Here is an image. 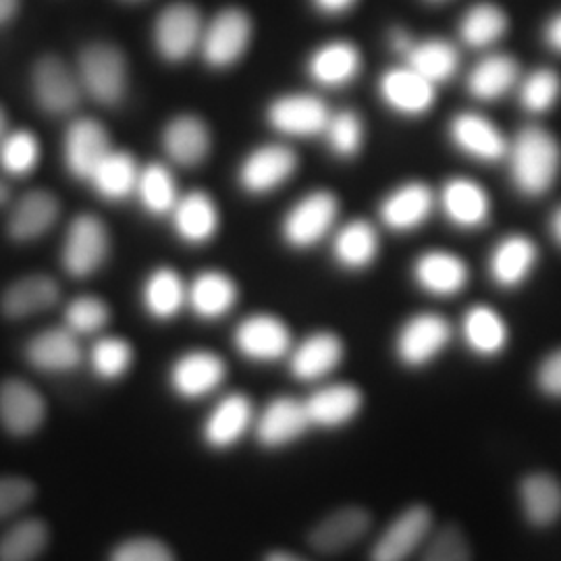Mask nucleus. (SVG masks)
Instances as JSON below:
<instances>
[{
  "mask_svg": "<svg viewBox=\"0 0 561 561\" xmlns=\"http://www.w3.org/2000/svg\"><path fill=\"white\" fill-rule=\"evenodd\" d=\"M9 187H7V183L4 181H0V206H4L7 202H9Z\"/></svg>",
  "mask_w": 561,
  "mask_h": 561,
  "instance_id": "nucleus-60",
  "label": "nucleus"
},
{
  "mask_svg": "<svg viewBox=\"0 0 561 561\" xmlns=\"http://www.w3.org/2000/svg\"><path fill=\"white\" fill-rule=\"evenodd\" d=\"M518 80V62L510 55H493L482 59L468 78V90L479 101H497Z\"/></svg>",
  "mask_w": 561,
  "mask_h": 561,
  "instance_id": "nucleus-37",
  "label": "nucleus"
},
{
  "mask_svg": "<svg viewBox=\"0 0 561 561\" xmlns=\"http://www.w3.org/2000/svg\"><path fill=\"white\" fill-rule=\"evenodd\" d=\"M296 167L298 159L289 148L264 146L241 164L240 183L250 194H266L289 180Z\"/></svg>",
  "mask_w": 561,
  "mask_h": 561,
  "instance_id": "nucleus-15",
  "label": "nucleus"
},
{
  "mask_svg": "<svg viewBox=\"0 0 561 561\" xmlns=\"http://www.w3.org/2000/svg\"><path fill=\"white\" fill-rule=\"evenodd\" d=\"M443 210L460 227H479L489 219L491 202L479 183L451 180L443 187Z\"/></svg>",
  "mask_w": 561,
  "mask_h": 561,
  "instance_id": "nucleus-31",
  "label": "nucleus"
},
{
  "mask_svg": "<svg viewBox=\"0 0 561 561\" xmlns=\"http://www.w3.org/2000/svg\"><path fill=\"white\" fill-rule=\"evenodd\" d=\"M233 340L241 354L250 360H279L291 347V333L287 324L271 314L245 319L238 327Z\"/></svg>",
  "mask_w": 561,
  "mask_h": 561,
  "instance_id": "nucleus-14",
  "label": "nucleus"
},
{
  "mask_svg": "<svg viewBox=\"0 0 561 561\" xmlns=\"http://www.w3.org/2000/svg\"><path fill=\"white\" fill-rule=\"evenodd\" d=\"M111 319L108 306L94 296H81L78 300L71 301L65 310V322L67 329L76 335H90L106 327Z\"/></svg>",
  "mask_w": 561,
  "mask_h": 561,
  "instance_id": "nucleus-48",
  "label": "nucleus"
},
{
  "mask_svg": "<svg viewBox=\"0 0 561 561\" xmlns=\"http://www.w3.org/2000/svg\"><path fill=\"white\" fill-rule=\"evenodd\" d=\"M310 426L304 401L275 398L256 422V439L266 449H279L298 442Z\"/></svg>",
  "mask_w": 561,
  "mask_h": 561,
  "instance_id": "nucleus-13",
  "label": "nucleus"
},
{
  "mask_svg": "<svg viewBox=\"0 0 561 561\" xmlns=\"http://www.w3.org/2000/svg\"><path fill=\"white\" fill-rule=\"evenodd\" d=\"M185 287L180 275L171 268H159L150 275V279L144 285V304L146 310L159 319V321H169L173 319L185 304Z\"/></svg>",
  "mask_w": 561,
  "mask_h": 561,
  "instance_id": "nucleus-39",
  "label": "nucleus"
},
{
  "mask_svg": "<svg viewBox=\"0 0 561 561\" xmlns=\"http://www.w3.org/2000/svg\"><path fill=\"white\" fill-rule=\"evenodd\" d=\"M381 94L393 111L419 117L435 102V83L424 80L412 67L391 69L382 76Z\"/></svg>",
  "mask_w": 561,
  "mask_h": 561,
  "instance_id": "nucleus-20",
  "label": "nucleus"
},
{
  "mask_svg": "<svg viewBox=\"0 0 561 561\" xmlns=\"http://www.w3.org/2000/svg\"><path fill=\"white\" fill-rule=\"evenodd\" d=\"M187 300L202 319H221L238 301V287L225 273H202L201 277H196L192 283Z\"/></svg>",
  "mask_w": 561,
  "mask_h": 561,
  "instance_id": "nucleus-34",
  "label": "nucleus"
},
{
  "mask_svg": "<svg viewBox=\"0 0 561 561\" xmlns=\"http://www.w3.org/2000/svg\"><path fill=\"white\" fill-rule=\"evenodd\" d=\"M522 510L533 526H551L561 516V482L547 472L528 474L520 484Z\"/></svg>",
  "mask_w": 561,
  "mask_h": 561,
  "instance_id": "nucleus-28",
  "label": "nucleus"
},
{
  "mask_svg": "<svg viewBox=\"0 0 561 561\" xmlns=\"http://www.w3.org/2000/svg\"><path fill=\"white\" fill-rule=\"evenodd\" d=\"M373 516L360 505H345L322 518L308 535V542L322 556H337L354 547L370 530Z\"/></svg>",
  "mask_w": 561,
  "mask_h": 561,
  "instance_id": "nucleus-11",
  "label": "nucleus"
},
{
  "mask_svg": "<svg viewBox=\"0 0 561 561\" xmlns=\"http://www.w3.org/2000/svg\"><path fill=\"white\" fill-rule=\"evenodd\" d=\"M59 213L60 204L53 192L32 190L11 210L7 233L13 241L36 240L57 222Z\"/></svg>",
  "mask_w": 561,
  "mask_h": 561,
  "instance_id": "nucleus-19",
  "label": "nucleus"
},
{
  "mask_svg": "<svg viewBox=\"0 0 561 561\" xmlns=\"http://www.w3.org/2000/svg\"><path fill=\"white\" fill-rule=\"evenodd\" d=\"M210 131L204 121L194 115H181L164 127L162 146L167 154L183 167H196L210 152Z\"/></svg>",
  "mask_w": 561,
  "mask_h": 561,
  "instance_id": "nucleus-24",
  "label": "nucleus"
},
{
  "mask_svg": "<svg viewBox=\"0 0 561 561\" xmlns=\"http://www.w3.org/2000/svg\"><path fill=\"white\" fill-rule=\"evenodd\" d=\"M80 83L104 106L119 104L127 90V60L119 48L106 42L85 46L80 55Z\"/></svg>",
  "mask_w": 561,
  "mask_h": 561,
  "instance_id": "nucleus-2",
  "label": "nucleus"
},
{
  "mask_svg": "<svg viewBox=\"0 0 561 561\" xmlns=\"http://www.w3.org/2000/svg\"><path fill=\"white\" fill-rule=\"evenodd\" d=\"M545 38H547L549 46H551L556 53H561V15L549 21V25H547V30H545Z\"/></svg>",
  "mask_w": 561,
  "mask_h": 561,
  "instance_id": "nucleus-53",
  "label": "nucleus"
},
{
  "mask_svg": "<svg viewBox=\"0 0 561 561\" xmlns=\"http://www.w3.org/2000/svg\"><path fill=\"white\" fill-rule=\"evenodd\" d=\"M252 422V401L233 393L213 410L204 424V442L213 449H227L241 439Z\"/></svg>",
  "mask_w": 561,
  "mask_h": 561,
  "instance_id": "nucleus-26",
  "label": "nucleus"
},
{
  "mask_svg": "<svg viewBox=\"0 0 561 561\" xmlns=\"http://www.w3.org/2000/svg\"><path fill=\"white\" fill-rule=\"evenodd\" d=\"M561 94L560 76L551 69H539L533 76H528L522 83V106L530 113H545L549 111Z\"/></svg>",
  "mask_w": 561,
  "mask_h": 561,
  "instance_id": "nucleus-47",
  "label": "nucleus"
},
{
  "mask_svg": "<svg viewBox=\"0 0 561 561\" xmlns=\"http://www.w3.org/2000/svg\"><path fill=\"white\" fill-rule=\"evenodd\" d=\"M111 561H175V556L167 542L152 537H136L113 549Z\"/></svg>",
  "mask_w": 561,
  "mask_h": 561,
  "instance_id": "nucleus-50",
  "label": "nucleus"
},
{
  "mask_svg": "<svg viewBox=\"0 0 561 561\" xmlns=\"http://www.w3.org/2000/svg\"><path fill=\"white\" fill-rule=\"evenodd\" d=\"M433 210V192L424 183H408L382 202V221L396 231L421 227Z\"/></svg>",
  "mask_w": 561,
  "mask_h": 561,
  "instance_id": "nucleus-29",
  "label": "nucleus"
},
{
  "mask_svg": "<svg viewBox=\"0 0 561 561\" xmlns=\"http://www.w3.org/2000/svg\"><path fill=\"white\" fill-rule=\"evenodd\" d=\"M414 277L433 296H456L468 283V266L449 252H428L416 262Z\"/></svg>",
  "mask_w": 561,
  "mask_h": 561,
  "instance_id": "nucleus-27",
  "label": "nucleus"
},
{
  "mask_svg": "<svg viewBox=\"0 0 561 561\" xmlns=\"http://www.w3.org/2000/svg\"><path fill=\"white\" fill-rule=\"evenodd\" d=\"M252 38V21L241 9H225L202 34V53L210 67L225 69L243 57Z\"/></svg>",
  "mask_w": 561,
  "mask_h": 561,
  "instance_id": "nucleus-5",
  "label": "nucleus"
},
{
  "mask_svg": "<svg viewBox=\"0 0 561 561\" xmlns=\"http://www.w3.org/2000/svg\"><path fill=\"white\" fill-rule=\"evenodd\" d=\"M463 337L479 356H497L507 343V327L489 306H474L463 317Z\"/></svg>",
  "mask_w": 561,
  "mask_h": 561,
  "instance_id": "nucleus-36",
  "label": "nucleus"
},
{
  "mask_svg": "<svg viewBox=\"0 0 561 561\" xmlns=\"http://www.w3.org/2000/svg\"><path fill=\"white\" fill-rule=\"evenodd\" d=\"M433 512L424 503H414L396 516L370 549V561H405L428 539Z\"/></svg>",
  "mask_w": 561,
  "mask_h": 561,
  "instance_id": "nucleus-4",
  "label": "nucleus"
},
{
  "mask_svg": "<svg viewBox=\"0 0 561 561\" xmlns=\"http://www.w3.org/2000/svg\"><path fill=\"white\" fill-rule=\"evenodd\" d=\"M331 119L324 102L314 96H283L268 108L271 125L287 136H317L327 129Z\"/></svg>",
  "mask_w": 561,
  "mask_h": 561,
  "instance_id": "nucleus-18",
  "label": "nucleus"
},
{
  "mask_svg": "<svg viewBox=\"0 0 561 561\" xmlns=\"http://www.w3.org/2000/svg\"><path fill=\"white\" fill-rule=\"evenodd\" d=\"M537 382L545 396L561 400V350H556L553 354H549L541 362L539 373H537Z\"/></svg>",
  "mask_w": 561,
  "mask_h": 561,
  "instance_id": "nucleus-52",
  "label": "nucleus"
},
{
  "mask_svg": "<svg viewBox=\"0 0 561 561\" xmlns=\"http://www.w3.org/2000/svg\"><path fill=\"white\" fill-rule=\"evenodd\" d=\"M7 138V113H4V108L0 106V141Z\"/></svg>",
  "mask_w": 561,
  "mask_h": 561,
  "instance_id": "nucleus-59",
  "label": "nucleus"
},
{
  "mask_svg": "<svg viewBox=\"0 0 561 561\" xmlns=\"http://www.w3.org/2000/svg\"><path fill=\"white\" fill-rule=\"evenodd\" d=\"M108 248V231L101 219L92 215L76 217L69 225L62 245V266L71 277L85 279L104 264Z\"/></svg>",
  "mask_w": 561,
  "mask_h": 561,
  "instance_id": "nucleus-3",
  "label": "nucleus"
},
{
  "mask_svg": "<svg viewBox=\"0 0 561 561\" xmlns=\"http://www.w3.org/2000/svg\"><path fill=\"white\" fill-rule=\"evenodd\" d=\"M449 322L439 314H416L400 329L396 341V352L405 366L421 368L435 360L449 343Z\"/></svg>",
  "mask_w": 561,
  "mask_h": 561,
  "instance_id": "nucleus-7",
  "label": "nucleus"
},
{
  "mask_svg": "<svg viewBox=\"0 0 561 561\" xmlns=\"http://www.w3.org/2000/svg\"><path fill=\"white\" fill-rule=\"evenodd\" d=\"M60 298L59 283L48 275H27L11 283L0 296V312L11 321L53 308Z\"/></svg>",
  "mask_w": 561,
  "mask_h": 561,
  "instance_id": "nucleus-16",
  "label": "nucleus"
},
{
  "mask_svg": "<svg viewBox=\"0 0 561 561\" xmlns=\"http://www.w3.org/2000/svg\"><path fill=\"white\" fill-rule=\"evenodd\" d=\"M140 180V171L131 154L111 150L106 159L92 173V187L106 201H125L131 192H136Z\"/></svg>",
  "mask_w": 561,
  "mask_h": 561,
  "instance_id": "nucleus-35",
  "label": "nucleus"
},
{
  "mask_svg": "<svg viewBox=\"0 0 561 561\" xmlns=\"http://www.w3.org/2000/svg\"><path fill=\"white\" fill-rule=\"evenodd\" d=\"M41 159L38 138L30 131H15L0 141V164L11 175L30 173Z\"/></svg>",
  "mask_w": 561,
  "mask_h": 561,
  "instance_id": "nucleus-44",
  "label": "nucleus"
},
{
  "mask_svg": "<svg viewBox=\"0 0 561 561\" xmlns=\"http://www.w3.org/2000/svg\"><path fill=\"white\" fill-rule=\"evenodd\" d=\"M337 198L331 192H312L298 202L283 222V236L294 248H310L327 236L337 219Z\"/></svg>",
  "mask_w": 561,
  "mask_h": 561,
  "instance_id": "nucleus-9",
  "label": "nucleus"
},
{
  "mask_svg": "<svg viewBox=\"0 0 561 561\" xmlns=\"http://www.w3.org/2000/svg\"><path fill=\"white\" fill-rule=\"evenodd\" d=\"M551 233L561 245V206H558V210L551 217Z\"/></svg>",
  "mask_w": 561,
  "mask_h": 561,
  "instance_id": "nucleus-58",
  "label": "nucleus"
},
{
  "mask_svg": "<svg viewBox=\"0 0 561 561\" xmlns=\"http://www.w3.org/2000/svg\"><path fill=\"white\" fill-rule=\"evenodd\" d=\"M264 561H310L306 558H301L298 553H291V551H285V549H275V551H268L264 556Z\"/></svg>",
  "mask_w": 561,
  "mask_h": 561,
  "instance_id": "nucleus-57",
  "label": "nucleus"
},
{
  "mask_svg": "<svg viewBox=\"0 0 561 561\" xmlns=\"http://www.w3.org/2000/svg\"><path fill=\"white\" fill-rule=\"evenodd\" d=\"M343 360V341L329 331L301 341L291 356V373L300 381H319L333 373Z\"/></svg>",
  "mask_w": 561,
  "mask_h": 561,
  "instance_id": "nucleus-23",
  "label": "nucleus"
},
{
  "mask_svg": "<svg viewBox=\"0 0 561 561\" xmlns=\"http://www.w3.org/2000/svg\"><path fill=\"white\" fill-rule=\"evenodd\" d=\"M324 134L329 138L333 152H337L340 157L358 154L362 140H364V127H362L360 117L352 111H341L337 115H333L327 123Z\"/></svg>",
  "mask_w": 561,
  "mask_h": 561,
  "instance_id": "nucleus-49",
  "label": "nucleus"
},
{
  "mask_svg": "<svg viewBox=\"0 0 561 561\" xmlns=\"http://www.w3.org/2000/svg\"><path fill=\"white\" fill-rule=\"evenodd\" d=\"M314 4L321 9L322 13L335 15V13H343L350 7H354L356 0H314Z\"/></svg>",
  "mask_w": 561,
  "mask_h": 561,
  "instance_id": "nucleus-54",
  "label": "nucleus"
},
{
  "mask_svg": "<svg viewBox=\"0 0 561 561\" xmlns=\"http://www.w3.org/2000/svg\"><path fill=\"white\" fill-rule=\"evenodd\" d=\"M379 254V238L373 225L354 221L345 225L335 240V256L345 268H366Z\"/></svg>",
  "mask_w": 561,
  "mask_h": 561,
  "instance_id": "nucleus-41",
  "label": "nucleus"
},
{
  "mask_svg": "<svg viewBox=\"0 0 561 561\" xmlns=\"http://www.w3.org/2000/svg\"><path fill=\"white\" fill-rule=\"evenodd\" d=\"M507 30V18L497 4H474L461 20V41L472 48H484L500 41Z\"/></svg>",
  "mask_w": 561,
  "mask_h": 561,
  "instance_id": "nucleus-42",
  "label": "nucleus"
},
{
  "mask_svg": "<svg viewBox=\"0 0 561 561\" xmlns=\"http://www.w3.org/2000/svg\"><path fill=\"white\" fill-rule=\"evenodd\" d=\"M451 138L461 152L481 161H500L507 154V141L502 131L481 115L463 113L451 123Z\"/></svg>",
  "mask_w": 561,
  "mask_h": 561,
  "instance_id": "nucleus-25",
  "label": "nucleus"
},
{
  "mask_svg": "<svg viewBox=\"0 0 561 561\" xmlns=\"http://www.w3.org/2000/svg\"><path fill=\"white\" fill-rule=\"evenodd\" d=\"M50 541L46 522L25 518L15 522L0 537V561H36Z\"/></svg>",
  "mask_w": 561,
  "mask_h": 561,
  "instance_id": "nucleus-38",
  "label": "nucleus"
},
{
  "mask_svg": "<svg viewBox=\"0 0 561 561\" xmlns=\"http://www.w3.org/2000/svg\"><path fill=\"white\" fill-rule=\"evenodd\" d=\"M227 375L225 362L210 352H190L171 368V387L185 400H198L221 385Z\"/></svg>",
  "mask_w": 561,
  "mask_h": 561,
  "instance_id": "nucleus-17",
  "label": "nucleus"
},
{
  "mask_svg": "<svg viewBox=\"0 0 561 561\" xmlns=\"http://www.w3.org/2000/svg\"><path fill=\"white\" fill-rule=\"evenodd\" d=\"M202 20L198 9L190 2L169 4L154 25V44L162 59L185 60L202 42Z\"/></svg>",
  "mask_w": 561,
  "mask_h": 561,
  "instance_id": "nucleus-6",
  "label": "nucleus"
},
{
  "mask_svg": "<svg viewBox=\"0 0 561 561\" xmlns=\"http://www.w3.org/2000/svg\"><path fill=\"white\" fill-rule=\"evenodd\" d=\"M173 222L183 240L204 243L219 229V210L208 194L192 192L175 204Z\"/></svg>",
  "mask_w": 561,
  "mask_h": 561,
  "instance_id": "nucleus-30",
  "label": "nucleus"
},
{
  "mask_svg": "<svg viewBox=\"0 0 561 561\" xmlns=\"http://www.w3.org/2000/svg\"><path fill=\"white\" fill-rule=\"evenodd\" d=\"M141 204L152 215L173 213L178 204V187L171 173L162 164H150L140 171V180L136 187Z\"/></svg>",
  "mask_w": 561,
  "mask_h": 561,
  "instance_id": "nucleus-43",
  "label": "nucleus"
},
{
  "mask_svg": "<svg viewBox=\"0 0 561 561\" xmlns=\"http://www.w3.org/2000/svg\"><path fill=\"white\" fill-rule=\"evenodd\" d=\"M360 65V53L354 44L333 42L322 46L319 53H314L308 69L310 76L322 85L340 88L358 76Z\"/></svg>",
  "mask_w": 561,
  "mask_h": 561,
  "instance_id": "nucleus-33",
  "label": "nucleus"
},
{
  "mask_svg": "<svg viewBox=\"0 0 561 561\" xmlns=\"http://www.w3.org/2000/svg\"><path fill=\"white\" fill-rule=\"evenodd\" d=\"M25 360L42 373H69L80 366V343L69 329H50L27 341Z\"/></svg>",
  "mask_w": 561,
  "mask_h": 561,
  "instance_id": "nucleus-22",
  "label": "nucleus"
},
{
  "mask_svg": "<svg viewBox=\"0 0 561 561\" xmlns=\"http://www.w3.org/2000/svg\"><path fill=\"white\" fill-rule=\"evenodd\" d=\"M408 67H412L416 73H421L424 80L431 83L447 81L458 69V50L443 41H426L414 44L410 48Z\"/></svg>",
  "mask_w": 561,
  "mask_h": 561,
  "instance_id": "nucleus-40",
  "label": "nucleus"
},
{
  "mask_svg": "<svg viewBox=\"0 0 561 561\" xmlns=\"http://www.w3.org/2000/svg\"><path fill=\"white\" fill-rule=\"evenodd\" d=\"M36 486L23 477H0V520L20 514L34 502Z\"/></svg>",
  "mask_w": 561,
  "mask_h": 561,
  "instance_id": "nucleus-51",
  "label": "nucleus"
},
{
  "mask_svg": "<svg viewBox=\"0 0 561 561\" xmlns=\"http://www.w3.org/2000/svg\"><path fill=\"white\" fill-rule=\"evenodd\" d=\"M431 2H443V0H431Z\"/></svg>",
  "mask_w": 561,
  "mask_h": 561,
  "instance_id": "nucleus-61",
  "label": "nucleus"
},
{
  "mask_svg": "<svg viewBox=\"0 0 561 561\" xmlns=\"http://www.w3.org/2000/svg\"><path fill=\"white\" fill-rule=\"evenodd\" d=\"M20 11V0H0V25L9 23Z\"/></svg>",
  "mask_w": 561,
  "mask_h": 561,
  "instance_id": "nucleus-55",
  "label": "nucleus"
},
{
  "mask_svg": "<svg viewBox=\"0 0 561 561\" xmlns=\"http://www.w3.org/2000/svg\"><path fill=\"white\" fill-rule=\"evenodd\" d=\"M32 88L38 106L50 115L71 113L80 102V81L55 55H46L34 65Z\"/></svg>",
  "mask_w": 561,
  "mask_h": 561,
  "instance_id": "nucleus-10",
  "label": "nucleus"
},
{
  "mask_svg": "<svg viewBox=\"0 0 561 561\" xmlns=\"http://www.w3.org/2000/svg\"><path fill=\"white\" fill-rule=\"evenodd\" d=\"M111 150V138L99 121L78 119L67 129L65 162L78 180L90 181Z\"/></svg>",
  "mask_w": 561,
  "mask_h": 561,
  "instance_id": "nucleus-12",
  "label": "nucleus"
},
{
  "mask_svg": "<svg viewBox=\"0 0 561 561\" xmlns=\"http://www.w3.org/2000/svg\"><path fill=\"white\" fill-rule=\"evenodd\" d=\"M507 152L512 180L526 196H542L560 175V144L542 127L522 129Z\"/></svg>",
  "mask_w": 561,
  "mask_h": 561,
  "instance_id": "nucleus-1",
  "label": "nucleus"
},
{
  "mask_svg": "<svg viewBox=\"0 0 561 561\" xmlns=\"http://www.w3.org/2000/svg\"><path fill=\"white\" fill-rule=\"evenodd\" d=\"M46 421V401L21 379L0 382V424L11 437H30Z\"/></svg>",
  "mask_w": 561,
  "mask_h": 561,
  "instance_id": "nucleus-8",
  "label": "nucleus"
},
{
  "mask_svg": "<svg viewBox=\"0 0 561 561\" xmlns=\"http://www.w3.org/2000/svg\"><path fill=\"white\" fill-rule=\"evenodd\" d=\"M421 561H472L470 541L458 524H445L426 542Z\"/></svg>",
  "mask_w": 561,
  "mask_h": 561,
  "instance_id": "nucleus-46",
  "label": "nucleus"
},
{
  "mask_svg": "<svg viewBox=\"0 0 561 561\" xmlns=\"http://www.w3.org/2000/svg\"><path fill=\"white\" fill-rule=\"evenodd\" d=\"M391 42H393V48H396L398 53H403V55H408V53H410V48L414 46V42L410 41V38H408V34H405V32H401V30H396V32H393Z\"/></svg>",
  "mask_w": 561,
  "mask_h": 561,
  "instance_id": "nucleus-56",
  "label": "nucleus"
},
{
  "mask_svg": "<svg viewBox=\"0 0 561 561\" xmlns=\"http://www.w3.org/2000/svg\"><path fill=\"white\" fill-rule=\"evenodd\" d=\"M134 360V350L125 340L106 337L92 347V368L104 381L121 379Z\"/></svg>",
  "mask_w": 561,
  "mask_h": 561,
  "instance_id": "nucleus-45",
  "label": "nucleus"
},
{
  "mask_svg": "<svg viewBox=\"0 0 561 561\" xmlns=\"http://www.w3.org/2000/svg\"><path fill=\"white\" fill-rule=\"evenodd\" d=\"M537 262V245L524 236H512L491 256V277L502 287H518Z\"/></svg>",
  "mask_w": 561,
  "mask_h": 561,
  "instance_id": "nucleus-32",
  "label": "nucleus"
},
{
  "mask_svg": "<svg viewBox=\"0 0 561 561\" xmlns=\"http://www.w3.org/2000/svg\"><path fill=\"white\" fill-rule=\"evenodd\" d=\"M362 403L360 389L345 382L319 389L304 401L310 424L321 428H340L354 421L360 414Z\"/></svg>",
  "mask_w": 561,
  "mask_h": 561,
  "instance_id": "nucleus-21",
  "label": "nucleus"
}]
</instances>
